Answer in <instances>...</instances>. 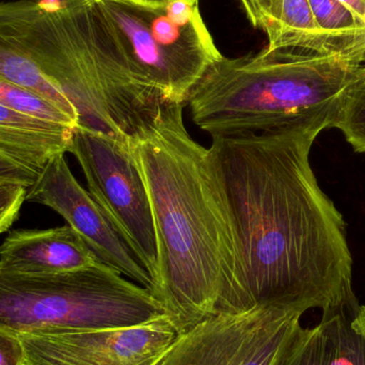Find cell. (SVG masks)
Listing matches in <instances>:
<instances>
[{
    "instance_id": "obj_24",
    "label": "cell",
    "mask_w": 365,
    "mask_h": 365,
    "mask_svg": "<svg viewBox=\"0 0 365 365\" xmlns=\"http://www.w3.org/2000/svg\"><path fill=\"white\" fill-rule=\"evenodd\" d=\"M154 1H163V2L184 1V2H188V4H195V2H199V0H154Z\"/></svg>"
},
{
    "instance_id": "obj_8",
    "label": "cell",
    "mask_w": 365,
    "mask_h": 365,
    "mask_svg": "<svg viewBox=\"0 0 365 365\" xmlns=\"http://www.w3.org/2000/svg\"><path fill=\"white\" fill-rule=\"evenodd\" d=\"M300 319L272 309L214 315L179 334L160 365H272Z\"/></svg>"
},
{
    "instance_id": "obj_6",
    "label": "cell",
    "mask_w": 365,
    "mask_h": 365,
    "mask_svg": "<svg viewBox=\"0 0 365 365\" xmlns=\"http://www.w3.org/2000/svg\"><path fill=\"white\" fill-rule=\"evenodd\" d=\"M130 73L186 105L219 53L199 2L94 0Z\"/></svg>"
},
{
    "instance_id": "obj_18",
    "label": "cell",
    "mask_w": 365,
    "mask_h": 365,
    "mask_svg": "<svg viewBox=\"0 0 365 365\" xmlns=\"http://www.w3.org/2000/svg\"><path fill=\"white\" fill-rule=\"evenodd\" d=\"M27 189L23 185L0 181V234L8 231L16 220L26 201Z\"/></svg>"
},
{
    "instance_id": "obj_21",
    "label": "cell",
    "mask_w": 365,
    "mask_h": 365,
    "mask_svg": "<svg viewBox=\"0 0 365 365\" xmlns=\"http://www.w3.org/2000/svg\"><path fill=\"white\" fill-rule=\"evenodd\" d=\"M251 25L265 29L274 0H240Z\"/></svg>"
},
{
    "instance_id": "obj_23",
    "label": "cell",
    "mask_w": 365,
    "mask_h": 365,
    "mask_svg": "<svg viewBox=\"0 0 365 365\" xmlns=\"http://www.w3.org/2000/svg\"><path fill=\"white\" fill-rule=\"evenodd\" d=\"M365 24V0H339Z\"/></svg>"
},
{
    "instance_id": "obj_20",
    "label": "cell",
    "mask_w": 365,
    "mask_h": 365,
    "mask_svg": "<svg viewBox=\"0 0 365 365\" xmlns=\"http://www.w3.org/2000/svg\"><path fill=\"white\" fill-rule=\"evenodd\" d=\"M36 178L38 175L36 173L15 164L14 162L0 154V181L23 185L29 188L36 181Z\"/></svg>"
},
{
    "instance_id": "obj_16",
    "label": "cell",
    "mask_w": 365,
    "mask_h": 365,
    "mask_svg": "<svg viewBox=\"0 0 365 365\" xmlns=\"http://www.w3.org/2000/svg\"><path fill=\"white\" fill-rule=\"evenodd\" d=\"M0 105L34 119L77 128L76 120L55 103L2 79H0Z\"/></svg>"
},
{
    "instance_id": "obj_3",
    "label": "cell",
    "mask_w": 365,
    "mask_h": 365,
    "mask_svg": "<svg viewBox=\"0 0 365 365\" xmlns=\"http://www.w3.org/2000/svg\"><path fill=\"white\" fill-rule=\"evenodd\" d=\"M2 14L21 55L74 107L77 128L133 150L173 102L130 73L94 0H11Z\"/></svg>"
},
{
    "instance_id": "obj_5",
    "label": "cell",
    "mask_w": 365,
    "mask_h": 365,
    "mask_svg": "<svg viewBox=\"0 0 365 365\" xmlns=\"http://www.w3.org/2000/svg\"><path fill=\"white\" fill-rule=\"evenodd\" d=\"M168 317L162 302L106 264L58 274L0 266V330L66 334L135 327Z\"/></svg>"
},
{
    "instance_id": "obj_15",
    "label": "cell",
    "mask_w": 365,
    "mask_h": 365,
    "mask_svg": "<svg viewBox=\"0 0 365 365\" xmlns=\"http://www.w3.org/2000/svg\"><path fill=\"white\" fill-rule=\"evenodd\" d=\"M331 128L342 132L354 151L365 154V62L341 93Z\"/></svg>"
},
{
    "instance_id": "obj_11",
    "label": "cell",
    "mask_w": 365,
    "mask_h": 365,
    "mask_svg": "<svg viewBox=\"0 0 365 365\" xmlns=\"http://www.w3.org/2000/svg\"><path fill=\"white\" fill-rule=\"evenodd\" d=\"M96 253L70 225L14 230L0 245V266L14 272L58 274L98 263Z\"/></svg>"
},
{
    "instance_id": "obj_1",
    "label": "cell",
    "mask_w": 365,
    "mask_h": 365,
    "mask_svg": "<svg viewBox=\"0 0 365 365\" xmlns=\"http://www.w3.org/2000/svg\"><path fill=\"white\" fill-rule=\"evenodd\" d=\"M327 128L315 122L212 137L208 153L240 255L225 314L359 306L346 222L311 167L313 143Z\"/></svg>"
},
{
    "instance_id": "obj_17",
    "label": "cell",
    "mask_w": 365,
    "mask_h": 365,
    "mask_svg": "<svg viewBox=\"0 0 365 365\" xmlns=\"http://www.w3.org/2000/svg\"><path fill=\"white\" fill-rule=\"evenodd\" d=\"M359 306L342 310L339 314V338L347 365H365V342L351 325Z\"/></svg>"
},
{
    "instance_id": "obj_7",
    "label": "cell",
    "mask_w": 365,
    "mask_h": 365,
    "mask_svg": "<svg viewBox=\"0 0 365 365\" xmlns=\"http://www.w3.org/2000/svg\"><path fill=\"white\" fill-rule=\"evenodd\" d=\"M68 152L81 165L90 195L155 287L158 253L153 214L133 150L105 135L75 128Z\"/></svg>"
},
{
    "instance_id": "obj_12",
    "label": "cell",
    "mask_w": 365,
    "mask_h": 365,
    "mask_svg": "<svg viewBox=\"0 0 365 365\" xmlns=\"http://www.w3.org/2000/svg\"><path fill=\"white\" fill-rule=\"evenodd\" d=\"M73 132L0 105V154L36 175L51 158L70 151Z\"/></svg>"
},
{
    "instance_id": "obj_10",
    "label": "cell",
    "mask_w": 365,
    "mask_h": 365,
    "mask_svg": "<svg viewBox=\"0 0 365 365\" xmlns=\"http://www.w3.org/2000/svg\"><path fill=\"white\" fill-rule=\"evenodd\" d=\"M64 155L60 154L47 163L27 189L26 201L55 210L81 236L98 261L152 293L154 284L149 272L111 227L91 195L75 179Z\"/></svg>"
},
{
    "instance_id": "obj_4",
    "label": "cell",
    "mask_w": 365,
    "mask_h": 365,
    "mask_svg": "<svg viewBox=\"0 0 365 365\" xmlns=\"http://www.w3.org/2000/svg\"><path fill=\"white\" fill-rule=\"evenodd\" d=\"M364 62L365 51L322 55L265 48L222 57L187 104L193 123L212 138L315 122L331 128L339 98Z\"/></svg>"
},
{
    "instance_id": "obj_19",
    "label": "cell",
    "mask_w": 365,
    "mask_h": 365,
    "mask_svg": "<svg viewBox=\"0 0 365 365\" xmlns=\"http://www.w3.org/2000/svg\"><path fill=\"white\" fill-rule=\"evenodd\" d=\"M0 365H25L21 341L4 330H0Z\"/></svg>"
},
{
    "instance_id": "obj_9",
    "label": "cell",
    "mask_w": 365,
    "mask_h": 365,
    "mask_svg": "<svg viewBox=\"0 0 365 365\" xmlns=\"http://www.w3.org/2000/svg\"><path fill=\"white\" fill-rule=\"evenodd\" d=\"M179 334L164 317L120 329L15 336L25 365H160Z\"/></svg>"
},
{
    "instance_id": "obj_14",
    "label": "cell",
    "mask_w": 365,
    "mask_h": 365,
    "mask_svg": "<svg viewBox=\"0 0 365 365\" xmlns=\"http://www.w3.org/2000/svg\"><path fill=\"white\" fill-rule=\"evenodd\" d=\"M324 312L319 325L298 324L272 365H347L339 338V313Z\"/></svg>"
},
{
    "instance_id": "obj_22",
    "label": "cell",
    "mask_w": 365,
    "mask_h": 365,
    "mask_svg": "<svg viewBox=\"0 0 365 365\" xmlns=\"http://www.w3.org/2000/svg\"><path fill=\"white\" fill-rule=\"evenodd\" d=\"M351 328L357 332L358 336H361L365 342V304L359 306L357 312L353 315L351 321Z\"/></svg>"
},
{
    "instance_id": "obj_2",
    "label": "cell",
    "mask_w": 365,
    "mask_h": 365,
    "mask_svg": "<svg viewBox=\"0 0 365 365\" xmlns=\"http://www.w3.org/2000/svg\"><path fill=\"white\" fill-rule=\"evenodd\" d=\"M182 108L167 103L133 148L158 242L153 295L180 334L225 314L240 278L235 234L208 149L187 132Z\"/></svg>"
},
{
    "instance_id": "obj_13",
    "label": "cell",
    "mask_w": 365,
    "mask_h": 365,
    "mask_svg": "<svg viewBox=\"0 0 365 365\" xmlns=\"http://www.w3.org/2000/svg\"><path fill=\"white\" fill-rule=\"evenodd\" d=\"M264 31L267 34L268 51L298 49L322 55L354 53L321 30L308 0H274Z\"/></svg>"
}]
</instances>
